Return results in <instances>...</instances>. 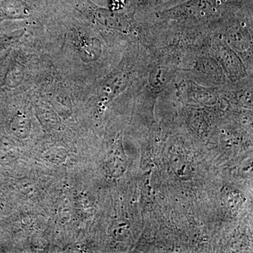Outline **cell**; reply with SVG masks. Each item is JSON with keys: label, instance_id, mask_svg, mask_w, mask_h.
Returning <instances> with one entry per match:
<instances>
[{"label": "cell", "instance_id": "3957f363", "mask_svg": "<svg viewBox=\"0 0 253 253\" xmlns=\"http://www.w3.org/2000/svg\"><path fill=\"white\" fill-rule=\"evenodd\" d=\"M179 68V76L198 83L219 87L228 81L219 63L208 51L206 42L189 50L181 58Z\"/></svg>", "mask_w": 253, "mask_h": 253}, {"label": "cell", "instance_id": "6da1fadb", "mask_svg": "<svg viewBox=\"0 0 253 253\" xmlns=\"http://www.w3.org/2000/svg\"><path fill=\"white\" fill-rule=\"evenodd\" d=\"M252 5L253 0H187L172 7L155 11L152 16L148 15L143 20L215 30L228 16Z\"/></svg>", "mask_w": 253, "mask_h": 253}, {"label": "cell", "instance_id": "8992f818", "mask_svg": "<svg viewBox=\"0 0 253 253\" xmlns=\"http://www.w3.org/2000/svg\"><path fill=\"white\" fill-rule=\"evenodd\" d=\"M126 4V0H111L110 7L112 11H118L124 8Z\"/></svg>", "mask_w": 253, "mask_h": 253}, {"label": "cell", "instance_id": "277c9868", "mask_svg": "<svg viewBox=\"0 0 253 253\" xmlns=\"http://www.w3.org/2000/svg\"><path fill=\"white\" fill-rule=\"evenodd\" d=\"M206 46L208 51L220 65L228 81L238 83L253 76L248 71L239 54L226 44L219 32L214 30L210 34Z\"/></svg>", "mask_w": 253, "mask_h": 253}, {"label": "cell", "instance_id": "5b68a950", "mask_svg": "<svg viewBox=\"0 0 253 253\" xmlns=\"http://www.w3.org/2000/svg\"><path fill=\"white\" fill-rule=\"evenodd\" d=\"M164 0H131L134 12L139 11L142 14H149L151 11L159 7L163 4Z\"/></svg>", "mask_w": 253, "mask_h": 253}, {"label": "cell", "instance_id": "7a4b0ae2", "mask_svg": "<svg viewBox=\"0 0 253 253\" xmlns=\"http://www.w3.org/2000/svg\"><path fill=\"white\" fill-rule=\"evenodd\" d=\"M219 32L231 49L253 73V6H246L228 16L218 25Z\"/></svg>", "mask_w": 253, "mask_h": 253}]
</instances>
